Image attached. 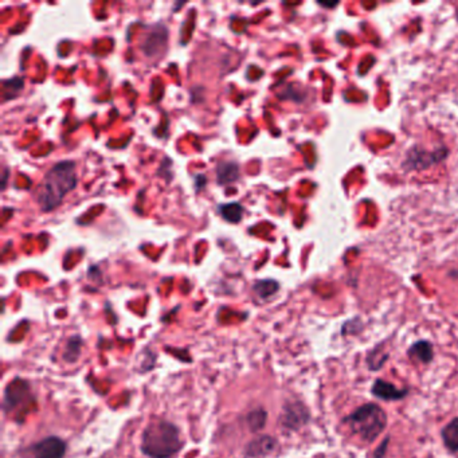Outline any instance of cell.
Listing matches in <instances>:
<instances>
[{"instance_id": "6da1fadb", "label": "cell", "mask_w": 458, "mask_h": 458, "mask_svg": "<svg viewBox=\"0 0 458 458\" xmlns=\"http://www.w3.org/2000/svg\"><path fill=\"white\" fill-rule=\"evenodd\" d=\"M183 447L179 427L166 419L149 422L141 434L140 450L148 458H173Z\"/></svg>"}, {"instance_id": "7a4b0ae2", "label": "cell", "mask_w": 458, "mask_h": 458, "mask_svg": "<svg viewBox=\"0 0 458 458\" xmlns=\"http://www.w3.org/2000/svg\"><path fill=\"white\" fill-rule=\"evenodd\" d=\"M77 185L76 164L73 161H61L50 168L44 176L42 183L36 188V202L44 211L59 206L65 195Z\"/></svg>"}, {"instance_id": "3957f363", "label": "cell", "mask_w": 458, "mask_h": 458, "mask_svg": "<svg viewBox=\"0 0 458 458\" xmlns=\"http://www.w3.org/2000/svg\"><path fill=\"white\" fill-rule=\"evenodd\" d=\"M342 424H345L363 444L371 445L387 429L389 417L380 404L368 402L345 415Z\"/></svg>"}, {"instance_id": "277c9868", "label": "cell", "mask_w": 458, "mask_h": 458, "mask_svg": "<svg viewBox=\"0 0 458 458\" xmlns=\"http://www.w3.org/2000/svg\"><path fill=\"white\" fill-rule=\"evenodd\" d=\"M310 412L302 401H287L278 417V424L287 432L296 433L310 422Z\"/></svg>"}, {"instance_id": "5b68a950", "label": "cell", "mask_w": 458, "mask_h": 458, "mask_svg": "<svg viewBox=\"0 0 458 458\" xmlns=\"http://www.w3.org/2000/svg\"><path fill=\"white\" fill-rule=\"evenodd\" d=\"M447 148L441 147L439 149H434V151H426V149L419 148V147H412L409 149L404 161H403V167L407 171H422V170H427L432 166H434L437 163L444 161L447 156Z\"/></svg>"}, {"instance_id": "8992f818", "label": "cell", "mask_w": 458, "mask_h": 458, "mask_svg": "<svg viewBox=\"0 0 458 458\" xmlns=\"http://www.w3.org/2000/svg\"><path fill=\"white\" fill-rule=\"evenodd\" d=\"M68 444L57 435H50L27 449L30 458H65Z\"/></svg>"}, {"instance_id": "52a82bcc", "label": "cell", "mask_w": 458, "mask_h": 458, "mask_svg": "<svg viewBox=\"0 0 458 458\" xmlns=\"http://www.w3.org/2000/svg\"><path fill=\"white\" fill-rule=\"evenodd\" d=\"M371 394L383 402H398L404 400L409 394V387H397L394 383H390L385 379H375L371 387Z\"/></svg>"}, {"instance_id": "ba28073f", "label": "cell", "mask_w": 458, "mask_h": 458, "mask_svg": "<svg viewBox=\"0 0 458 458\" xmlns=\"http://www.w3.org/2000/svg\"><path fill=\"white\" fill-rule=\"evenodd\" d=\"M30 392V385L27 380L15 378L7 385L4 390V401H3V409L4 412H12L19 406L24 397Z\"/></svg>"}, {"instance_id": "9c48e42d", "label": "cell", "mask_w": 458, "mask_h": 458, "mask_svg": "<svg viewBox=\"0 0 458 458\" xmlns=\"http://www.w3.org/2000/svg\"><path fill=\"white\" fill-rule=\"evenodd\" d=\"M278 447V441L275 437L269 434H261L255 438L245 447V456L248 458H263L270 456Z\"/></svg>"}, {"instance_id": "30bf717a", "label": "cell", "mask_w": 458, "mask_h": 458, "mask_svg": "<svg viewBox=\"0 0 458 458\" xmlns=\"http://www.w3.org/2000/svg\"><path fill=\"white\" fill-rule=\"evenodd\" d=\"M407 356L412 362L419 365H430L434 360V345L429 340H417L409 347Z\"/></svg>"}, {"instance_id": "8fae6325", "label": "cell", "mask_w": 458, "mask_h": 458, "mask_svg": "<svg viewBox=\"0 0 458 458\" xmlns=\"http://www.w3.org/2000/svg\"><path fill=\"white\" fill-rule=\"evenodd\" d=\"M390 352L386 350L385 343H379L372 347L366 355V365L370 371L378 372L389 360Z\"/></svg>"}, {"instance_id": "7c38bea8", "label": "cell", "mask_w": 458, "mask_h": 458, "mask_svg": "<svg viewBox=\"0 0 458 458\" xmlns=\"http://www.w3.org/2000/svg\"><path fill=\"white\" fill-rule=\"evenodd\" d=\"M441 439L449 453H458V417H454L441 429Z\"/></svg>"}, {"instance_id": "4fadbf2b", "label": "cell", "mask_w": 458, "mask_h": 458, "mask_svg": "<svg viewBox=\"0 0 458 458\" xmlns=\"http://www.w3.org/2000/svg\"><path fill=\"white\" fill-rule=\"evenodd\" d=\"M82 347H83V340H82L80 335L70 336L69 339L66 340V344H65L63 360L66 363H69V365L78 362L81 352H82Z\"/></svg>"}, {"instance_id": "5bb4252c", "label": "cell", "mask_w": 458, "mask_h": 458, "mask_svg": "<svg viewBox=\"0 0 458 458\" xmlns=\"http://www.w3.org/2000/svg\"><path fill=\"white\" fill-rule=\"evenodd\" d=\"M266 421H268V412L263 407L254 409L246 415V424L253 433H258L260 430H263Z\"/></svg>"}, {"instance_id": "9a60e30c", "label": "cell", "mask_w": 458, "mask_h": 458, "mask_svg": "<svg viewBox=\"0 0 458 458\" xmlns=\"http://www.w3.org/2000/svg\"><path fill=\"white\" fill-rule=\"evenodd\" d=\"M238 166L233 161H223L218 166V180L219 183H230L234 182L235 179H238Z\"/></svg>"}, {"instance_id": "2e32d148", "label": "cell", "mask_w": 458, "mask_h": 458, "mask_svg": "<svg viewBox=\"0 0 458 458\" xmlns=\"http://www.w3.org/2000/svg\"><path fill=\"white\" fill-rule=\"evenodd\" d=\"M280 289V284L275 280H260L253 285L255 295L263 300L275 296Z\"/></svg>"}, {"instance_id": "e0dca14e", "label": "cell", "mask_w": 458, "mask_h": 458, "mask_svg": "<svg viewBox=\"0 0 458 458\" xmlns=\"http://www.w3.org/2000/svg\"><path fill=\"white\" fill-rule=\"evenodd\" d=\"M220 214L229 222H240L242 217V207L238 203H228L219 208Z\"/></svg>"}, {"instance_id": "ac0fdd59", "label": "cell", "mask_w": 458, "mask_h": 458, "mask_svg": "<svg viewBox=\"0 0 458 458\" xmlns=\"http://www.w3.org/2000/svg\"><path fill=\"white\" fill-rule=\"evenodd\" d=\"M363 330V322L360 320V317H354L351 320H347L343 324L342 327V336L345 337V336H354V335H357Z\"/></svg>"}, {"instance_id": "d6986e66", "label": "cell", "mask_w": 458, "mask_h": 458, "mask_svg": "<svg viewBox=\"0 0 458 458\" xmlns=\"http://www.w3.org/2000/svg\"><path fill=\"white\" fill-rule=\"evenodd\" d=\"M389 444H390V437H386L383 439V442L379 445L375 450H374V454L372 457L374 458H385L386 454H387V450H389Z\"/></svg>"}]
</instances>
